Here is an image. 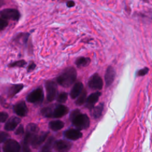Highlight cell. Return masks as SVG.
<instances>
[{
    "instance_id": "6da1fadb",
    "label": "cell",
    "mask_w": 152,
    "mask_h": 152,
    "mask_svg": "<svg viewBox=\"0 0 152 152\" xmlns=\"http://www.w3.org/2000/svg\"><path fill=\"white\" fill-rule=\"evenodd\" d=\"M76 78V69L72 66H69L64 69L57 77L56 81L60 86L64 87H69L75 82Z\"/></svg>"
},
{
    "instance_id": "7a4b0ae2",
    "label": "cell",
    "mask_w": 152,
    "mask_h": 152,
    "mask_svg": "<svg viewBox=\"0 0 152 152\" xmlns=\"http://www.w3.org/2000/svg\"><path fill=\"white\" fill-rule=\"evenodd\" d=\"M73 125L79 130L85 129L90 125V119L86 114L79 113L71 120Z\"/></svg>"
},
{
    "instance_id": "3957f363",
    "label": "cell",
    "mask_w": 152,
    "mask_h": 152,
    "mask_svg": "<svg viewBox=\"0 0 152 152\" xmlns=\"http://www.w3.org/2000/svg\"><path fill=\"white\" fill-rule=\"evenodd\" d=\"M45 88L46 90V98L48 102H52L55 99L57 96L58 88L55 82L48 80L45 83Z\"/></svg>"
},
{
    "instance_id": "277c9868",
    "label": "cell",
    "mask_w": 152,
    "mask_h": 152,
    "mask_svg": "<svg viewBox=\"0 0 152 152\" xmlns=\"http://www.w3.org/2000/svg\"><path fill=\"white\" fill-rule=\"evenodd\" d=\"M44 94L42 88L39 87L30 92L26 97L27 102L31 103H40L43 100Z\"/></svg>"
},
{
    "instance_id": "5b68a950",
    "label": "cell",
    "mask_w": 152,
    "mask_h": 152,
    "mask_svg": "<svg viewBox=\"0 0 152 152\" xmlns=\"http://www.w3.org/2000/svg\"><path fill=\"white\" fill-rule=\"evenodd\" d=\"M39 132V128L36 124L34 123L28 124L26 126V132L24 133V137L23 141L30 144V142L33 137Z\"/></svg>"
},
{
    "instance_id": "8992f818",
    "label": "cell",
    "mask_w": 152,
    "mask_h": 152,
    "mask_svg": "<svg viewBox=\"0 0 152 152\" xmlns=\"http://www.w3.org/2000/svg\"><path fill=\"white\" fill-rule=\"evenodd\" d=\"M4 152H20L21 146L15 140L7 139L2 147Z\"/></svg>"
},
{
    "instance_id": "52a82bcc",
    "label": "cell",
    "mask_w": 152,
    "mask_h": 152,
    "mask_svg": "<svg viewBox=\"0 0 152 152\" xmlns=\"http://www.w3.org/2000/svg\"><path fill=\"white\" fill-rule=\"evenodd\" d=\"M1 16L6 20L18 21L20 14L18 10L13 8H7L0 11Z\"/></svg>"
},
{
    "instance_id": "ba28073f",
    "label": "cell",
    "mask_w": 152,
    "mask_h": 152,
    "mask_svg": "<svg viewBox=\"0 0 152 152\" xmlns=\"http://www.w3.org/2000/svg\"><path fill=\"white\" fill-rule=\"evenodd\" d=\"M48 134V132H39L33 137L30 142V144L34 148H37L45 141Z\"/></svg>"
},
{
    "instance_id": "9c48e42d",
    "label": "cell",
    "mask_w": 152,
    "mask_h": 152,
    "mask_svg": "<svg viewBox=\"0 0 152 152\" xmlns=\"http://www.w3.org/2000/svg\"><path fill=\"white\" fill-rule=\"evenodd\" d=\"M88 85L91 89L99 90L103 87V80L97 73H95L89 78Z\"/></svg>"
},
{
    "instance_id": "30bf717a",
    "label": "cell",
    "mask_w": 152,
    "mask_h": 152,
    "mask_svg": "<svg viewBox=\"0 0 152 152\" xmlns=\"http://www.w3.org/2000/svg\"><path fill=\"white\" fill-rule=\"evenodd\" d=\"M72 144L66 140H59L55 141L53 147L58 152H67L71 147Z\"/></svg>"
},
{
    "instance_id": "8fae6325",
    "label": "cell",
    "mask_w": 152,
    "mask_h": 152,
    "mask_svg": "<svg viewBox=\"0 0 152 152\" xmlns=\"http://www.w3.org/2000/svg\"><path fill=\"white\" fill-rule=\"evenodd\" d=\"M68 112V108L63 104H59L56 106L54 108L52 107V118H61L67 114Z\"/></svg>"
},
{
    "instance_id": "7c38bea8",
    "label": "cell",
    "mask_w": 152,
    "mask_h": 152,
    "mask_svg": "<svg viewBox=\"0 0 152 152\" xmlns=\"http://www.w3.org/2000/svg\"><path fill=\"white\" fill-rule=\"evenodd\" d=\"M14 112L19 116H25L28 113V108L24 101H20L17 103L13 107Z\"/></svg>"
},
{
    "instance_id": "4fadbf2b",
    "label": "cell",
    "mask_w": 152,
    "mask_h": 152,
    "mask_svg": "<svg viewBox=\"0 0 152 152\" xmlns=\"http://www.w3.org/2000/svg\"><path fill=\"white\" fill-rule=\"evenodd\" d=\"M100 96L101 93L99 91H96L91 94L86 99V106L89 109H92L94 107V104L99 100Z\"/></svg>"
},
{
    "instance_id": "5bb4252c",
    "label": "cell",
    "mask_w": 152,
    "mask_h": 152,
    "mask_svg": "<svg viewBox=\"0 0 152 152\" xmlns=\"http://www.w3.org/2000/svg\"><path fill=\"white\" fill-rule=\"evenodd\" d=\"M115 71L112 66H109L106 71L104 75V80L106 87H109L113 82L115 77Z\"/></svg>"
},
{
    "instance_id": "9a60e30c",
    "label": "cell",
    "mask_w": 152,
    "mask_h": 152,
    "mask_svg": "<svg viewBox=\"0 0 152 152\" xmlns=\"http://www.w3.org/2000/svg\"><path fill=\"white\" fill-rule=\"evenodd\" d=\"M64 136L70 140H77L82 137V133L79 129H69L65 131L64 133Z\"/></svg>"
},
{
    "instance_id": "2e32d148",
    "label": "cell",
    "mask_w": 152,
    "mask_h": 152,
    "mask_svg": "<svg viewBox=\"0 0 152 152\" xmlns=\"http://www.w3.org/2000/svg\"><path fill=\"white\" fill-rule=\"evenodd\" d=\"M21 119L17 116L11 117L5 123L4 129L6 131H13L20 124Z\"/></svg>"
},
{
    "instance_id": "e0dca14e",
    "label": "cell",
    "mask_w": 152,
    "mask_h": 152,
    "mask_svg": "<svg viewBox=\"0 0 152 152\" xmlns=\"http://www.w3.org/2000/svg\"><path fill=\"white\" fill-rule=\"evenodd\" d=\"M83 90V84L81 82L76 83L72 87L70 91V96L72 99H75L79 96Z\"/></svg>"
},
{
    "instance_id": "ac0fdd59",
    "label": "cell",
    "mask_w": 152,
    "mask_h": 152,
    "mask_svg": "<svg viewBox=\"0 0 152 152\" xmlns=\"http://www.w3.org/2000/svg\"><path fill=\"white\" fill-rule=\"evenodd\" d=\"M24 87L23 84H17L11 86L8 90V97L12 98L15 96L17 93H18Z\"/></svg>"
},
{
    "instance_id": "d6986e66",
    "label": "cell",
    "mask_w": 152,
    "mask_h": 152,
    "mask_svg": "<svg viewBox=\"0 0 152 152\" xmlns=\"http://www.w3.org/2000/svg\"><path fill=\"white\" fill-rule=\"evenodd\" d=\"M55 140L53 137H49L39 152H52V148L53 147Z\"/></svg>"
},
{
    "instance_id": "ffe728a7",
    "label": "cell",
    "mask_w": 152,
    "mask_h": 152,
    "mask_svg": "<svg viewBox=\"0 0 152 152\" xmlns=\"http://www.w3.org/2000/svg\"><path fill=\"white\" fill-rule=\"evenodd\" d=\"M91 62V59L88 57L80 56L77 58L75 64L78 68H83L88 66Z\"/></svg>"
},
{
    "instance_id": "44dd1931",
    "label": "cell",
    "mask_w": 152,
    "mask_h": 152,
    "mask_svg": "<svg viewBox=\"0 0 152 152\" xmlns=\"http://www.w3.org/2000/svg\"><path fill=\"white\" fill-rule=\"evenodd\" d=\"M49 126L52 130L56 131L64 128V123L60 120L52 121L49 123Z\"/></svg>"
},
{
    "instance_id": "7402d4cb",
    "label": "cell",
    "mask_w": 152,
    "mask_h": 152,
    "mask_svg": "<svg viewBox=\"0 0 152 152\" xmlns=\"http://www.w3.org/2000/svg\"><path fill=\"white\" fill-rule=\"evenodd\" d=\"M28 37H29V34L28 33H20L18 34L17 36H15L14 37L13 40L16 42L20 43L21 42L22 43L25 44L27 42Z\"/></svg>"
},
{
    "instance_id": "603a6c76",
    "label": "cell",
    "mask_w": 152,
    "mask_h": 152,
    "mask_svg": "<svg viewBox=\"0 0 152 152\" xmlns=\"http://www.w3.org/2000/svg\"><path fill=\"white\" fill-rule=\"evenodd\" d=\"M104 108V104L103 103H99L97 106L94 107L93 109V116L94 118H99L102 113Z\"/></svg>"
},
{
    "instance_id": "cb8c5ba5",
    "label": "cell",
    "mask_w": 152,
    "mask_h": 152,
    "mask_svg": "<svg viewBox=\"0 0 152 152\" xmlns=\"http://www.w3.org/2000/svg\"><path fill=\"white\" fill-rule=\"evenodd\" d=\"M87 99V92L86 90H83L81 93L79 94V96L77 97V100L75 101V103L77 105L80 106L86 103Z\"/></svg>"
},
{
    "instance_id": "d4e9b609",
    "label": "cell",
    "mask_w": 152,
    "mask_h": 152,
    "mask_svg": "<svg viewBox=\"0 0 152 152\" xmlns=\"http://www.w3.org/2000/svg\"><path fill=\"white\" fill-rule=\"evenodd\" d=\"M26 62L24 60V59H21V60H18L15 62H13L11 64H10L8 65V66L10 67H20V68H22L25 66V65H26Z\"/></svg>"
},
{
    "instance_id": "484cf974",
    "label": "cell",
    "mask_w": 152,
    "mask_h": 152,
    "mask_svg": "<svg viewBox=\"0 0 152 152\" xmlns=\"http://www.w3.org/2000/svg\"><path fill=\"white\" fill-rule=\"evenodd\" d=\"M68 98V94L65 92H61L57 96V101L59 103H65Z\"/></svg>"
},
{
    "instance_id": "4316f807",
    "label": "cell",
    "mask_w": 152,
    "mask_h": 152,
    "mask_svg": "<svg viewBox=\"0 0 152 152\" xmlns=\"http://www.w3.org/2000/svg\"><path fill=\"white\" fill-rule=\"evenodd\" d=\"M8 24V22L6 19L2 17H0V30H2L6 28Z\"/></svg>"
},
{
    "instance_id": "83f0119b",
    "label": "cell",
    "mask_w": 152,
    "mask_h": 152,
    "mask_svg": "<svg viewBox=\"0 0 152 152\" xmlns=\"http://www.w3.org/2000/svg\"><path fill=\"white\" fill-rule=\"evenodd\" d=\"M149 71V68L148 67H144L141 69H140L137 71V75L138 76H144L146 75Z\"/></svg>"
},
{
    "instance_id": "f1b7e54d",
    "label": "cell",
    "mask_w": 152,
    "mask_h": 152,
    "mask_svg": "<svg viewBox=\"0 0 152 152\" xmlns=\"http://www.w3.org/2000/svg\"><path fill=\"white\" fill-rule=\"evenodd\" d=\"M9 137V134L5 132L0 131V142H5Z\"/></svg>"
},
{
    "instance_id": "f546056e",
    "label": "cell",
    "mask_w": 152,
    "mask_h": 152,
    "mask_svg": "<svg viewBox=\"0 0 152 152\" xmlns=\"http://www.w3.org/2000/svg\"><path fill=\"white\" fill-rule=\"evenodd\" d=\"M21 150H22V152H31V151L29 147V144L24 141L22 142Z\"/></svg>"
},
{
    "instance_id": "4dcf8cb0",
    "label": "cell",
    "mask_w": 152,
    "mask_h": 152,
    "mask_svg": "<svg viewBox=\"0 0 152 152\" xmlns=\"http://www.w3.org/2000/svg\"><path fill=\"white\" fill-rule=\"evenodd\" d=\"M24 134V127L22 125H20L15 130V134L17 135H22Z\"/></svg>"
},
{
    "instance_id": "1f68e13d",
    "label": "cell",
    "mask_w": 152,
    "mask_h": 152,
    "mask_svg": "<svg viewBox=\"0 0 152 152\" xmlns=\"http://www.w3.org/2000/svg\"><path fill=\"white\" fill-rule=\"evenodd\" d=\"M8 117V115L3 112H0V123H3L6 121Z\"/></svg>"
},
{
    "instance_id": "d6a6232c",
    "label": "cell",
    "mask_w": 152,
    "mask_h": 152,
    "mask_svg": "<svg viewBox=\"0 0 152 152\" xmlns=\"http://www.w3.org/2000/svg\"><path fill=\"white\" fill-rule=\"evenodd\" d=\"M79 113H80V111L79 109H75L71 112L69 115L70 120L71 121L74 118H75L76 116H77Z\"/></svg>"
},
{
    "instance_id": "836d02e7",
    "label": "cell",
    "mask_w": 152,
    "mask_h": 152,
    "mask_svg": "<svg viewBox=\"0 0 152 152\" xmlns=\"http://www.w3.org/2000/svg\"><path fill=\"white\" fill-rule=\"evenodd\" d=\"M36 66V65L35 63H34V62H31L29 64V65H28L27 68V72H31V71H33V70L35 69Z\"/></svg>"
},
{
    "instance_id": "e575fe53",
    "label": "cell",
    "mask_w": 152,
    "mask_h": 152,
    "mask_svg": "<svg viewBox=\"0 0 152 152\" xmlns=\"http://www.w3.org/2000/svg\"><path fill=\"white\" fill-rule=\"evenodd\" d=\"M75 2L74 1H72V0H69V1H68L66 3V7H68V8H72L73 7L75 6Z\"/></svg>"
},
{
    "instance_id": "d590c367",
    "label": "cell",
    "mask_w": 152,
    "mask_h": 152,
    "mask_svg": "<svg viewBox=\"0 0 152 152\" xmlns=\"http://www.w3.org/2000/svg\"><path fill=\"white\" fill-rule=\"evenodd\" d=\"M5 4V0H0V8L2 7Z\"/></svg>"
}]
</instances>
